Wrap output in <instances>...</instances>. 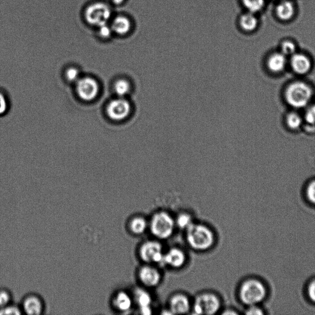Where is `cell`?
I'll return each mask as SVG.
<instances>
[{
	"instance_id": "24",
	"label": "cell",
	"mask_w": 315,
	"mask_h": 315,
	"mask_svg": "<svg viewBox=\"0 0 315 315\" xmlns=\"http://www.w3.org/2000/svg\"><path fill=\"white\" fill-rule=\"evenodd\" d=\"M246 9L250 13H256L261 11L265 6V0H242Z\"/></svg>"
},
{
	"instance_id": "34",
	"label": "cell",
	"mask_w": 315,
	"mask_h": 315,
	"mask_svg": "<svg viewBox=\"0 0 315 315\" xmlns=\"http://www.w3.org/2000/svg\"><path fill=\"white\" fill-rule=\"evenodd\" d=\"M308 295L312 301L315 302V280L310 283L308 287Z\"/></svg>"
},
{
	"instance_id": "16",
	"label": "cell",
	"mask_w": 315,
	"mask_h": 315,
	"mask_svg": "<svg viewBox=\"0 0 315 315\" xmlns=\"http://www.w3.org/2000/svg\"><path fill=\"white\" fill-rule=\"evenodd\" d=\"M134 299L139 306L140 313L145 315L151 313V304L152 299L148 292L141 289H137L134 293Z\"/></svg>"
},
{
	"instance_id": "9",
	"label": "cell",
	"mask_w": 315,
	"mask_h": 315,
	"mask_svg": "<svg viewBox=\"0 0 315 315\" xmlns=\"http://www.w3.org/2000/svg\"><path fill=\"white\" fill-rule=\"evenodd\" d=\"M99 91V85L96 80L91 77H84L76 82V92L85 101H93Z\"/></svg>"
},
{
	"instance_id": "25",
	"label": "cell",
	"mask_w": 315,
	"mask_h": 315,
	"mask_svg": "<svg viewBox=\"0 0 315 315\" xmlns=\"http://www.w3.org/2000/svg\"><path fill=\"white\" fill-rule=\"evenodd\" d=\"M23 314L21 306L10 303L0 308V315H20Z\"/></svg>"
},
{
	"instance_id": "15",
	"label": "cell",
	"mask_w": 315,
	"mask_h": 315,
	"mask_svg": "<svg viewBox=\"0 0 315 315\" xmlns=\"http://www.w3.org/2000/svg\"><path fill=\"white\" fill-rule=\"evenodd\" d=\"M170 306L172 314L187 313L190 308V303L188 297L182 294H177L172 297Z\"/></svg>"
},
{
	"instance_id": "26",
	"label": "cell",
	"mask_w": 315,
	"mask_h": 315,
	"mask_svg": "<svg viewBox=\"0 0 315 315\" xmlns=\"http://www.w3.org/2000/svg\"><path fill=\"white\" fill-rule=\"evenodd\" d=\"M13 295L7 288H0V308L13 303Z\"/></svg>"
},
{
	"instance_id": "5",
	"label": "cell",
	"mask_w": 315,
	"mask_h": 315,
	"mask_svg": "<svg viewBox=\"0 0 315 315\" xmlns=\"http://www.w3.org/2000/svg\"><path fill=\"white\" fill-rule=\"evenodd\" d=\"M111 16V8L102 2H97L89 6L85 11V17L88 24L100 27L107 24Z\"/></svg>"
},
{
	"instance_id": "23",
	"label": "cell",
	"mask_w": 315,
	"mask_h": 315,
	"mask_svg": "<svg viewBox=\"0 0 315 315\" xmlns=\"http://www.w3.org/2000/svg\"><path fill=\"white\" fill-rule=\"evenodd\" d=\"M286 124L292 130H297L301 127L303 119L299 114L296 112H291L286 116Z\"/></svg>"
},
{
	"instance_id": "2",
	"label": "cell",
	"mask_w": 315,
	"mask_h": 315,
	"mask_svg": "<svg viewBox=\"0 0 315 315\" xmlns=\"http://www.w3.org/2000/svg\"><path fill=\"white\" fill-rule=\"evenodd\" d=\"M285 100L291 107L303 108L307 106L313 96V89L303 82L292 83L286 88Z\"/></svg>"
},
{
	"instance_id": "27",
	"label": "cell",
	"mask_w": 315,
	"mask_h": 315,
	"mask_svg": "<svg viewBox=\"0 0 315 315\" xmlns=\"http://www.w3.org/2000/svg\"><path fill=\"white\" fill-rule=\"evenodd\" d=\"M192 219L190 215L187 214H182L177 217L176 224L180 228L187 229L192 224Z\"/></svg>"
},
{
	"instance_id": "7",
	"label": "cell",
	"mask_w": 315,
	"mask_h": 315,
	"mask_svg": "<svg viewBox=\"0 0 315 315\" xmlns=\"http://www.w3.org/2000/svg\"><path fill=\"white\" fill-rule=\"evenodd\" d=\"M106 110L108 116L111 120L121 122L130 116L132 107L131 103L125 97H119L108 103Z\"/></svg>"
},
{
	"instance_id": "20",
	"label": "cell",
	"mask_w": 315,
	"mask_h": 315,
	"mask_svg": "<svg viewBox=\"0 0 315 315\" xmlns=\"http://www.w3.org/2000/svg\"><path fill=\"white\" fill-rule=\"evenodd\" d=\"M240 25L243 30L251 31L256 29L258 24V21L254 13H249L244 14L240 19Z\"/></svg>"
},
{
	"instance_id": "18",
	"label": "cell",
	"mask_w": 315,
	"mask_h": 315,
	"mask_svg": "<svg viewBox=\"0 0 315 315\" xmlns=\"http://www.w3.org/2000/svg\"><path fill=\"white\" fill-rule=\"evenodd\" d=\"M111 28L114 32L120 35H124L130 32L131 29V22L127 17L117 16L113 20Z\"/></svg>"
},
{
	"instance_id": "28",
	"label": "cell",
	"mask_w": 315,
	"mask_h": 315,
	"mask_svg": "<svg viewBox=\"0 0 315 315\" xmlns=\"http://www.w3.org/2000/svg\"><path fill=\"white\" fill-rule=\"evenodd\" d=\"M296 50V46L291 42H285L282 45V53L286 56H293Z\"/></svg>"
},
{
	"instance_id": "21",
	"label": "cell",
	"mask_w": 315,
	"mask_h": 315,
	"mask_svg": "<svg viewBox=\"0 0 315 315\" xmlns=\"http://www.w3.org/2000/svg\"><path fill=\"white\" fill-rule=\"evenodd\" d=\"M147 222L141 217H136L130 222V229L132 233L137 235L144 233L147 228Z\"/></svg>"
},
{
	"instance_id": "14",
	"label": "cell",
	"mask_w": 315,
	"mask_h": 315,
	"mask_svg": "<svg viewBox=\"0 0 315 315\" xmlns=\"http://www.w3.org/2000/svg\"><path fill=\"white\" fill-rule=\"evenodd\" d=\"M291 65L294 72L298 74L308 73L311 68L310 60L303 54H294L291 56Z\"/></svg>"
},
{
	"instance_id": "32",
	"label": "cell",
	"mask_w": 315,
	"mask_h": 315,
	"mask_svg": "<svg viewBox=\"0 0 315 315\" xmlns=\"http://www.w3.org/2000/svg\"><path fill=\"white\" fill-rule=\"evenodd\" d=\"M8 110V102L5 94L0 91V116L7 113Z\"/></svg>"
},
{
	"instance_id": "22",
	"label": "cell",
	"mask_w": 315,
	"mask_h": 315,
	"mask_svg": "<svg viewBox=\"0 0 315 315\" xmlns=\"http://www.w3.org/2000/svg\"><path fill=\"white\" fill-rule=\"evenodd\" d=\"M114 92L120 97H125L130 93L131 85L130 82L126 79H119L114 83Z\"/></svg>"
},
{
	"instance_id": "35",
	"label": "cell",
	"mask_w": 315,
	"mask_h": 315,
	"mask_svg": "<svg viewBox=\"0 0 315 315\" xmlns=\"http://www.w3.org/2000/svg\"><path fill=\"white\" fill-rule=\"evenodd\" d=\"M246 314L262 315L263 313L259 308L256 307V306L254 305H251V307L248 309V310L246 312Z\"/></svg>"
},
{
	"instance_id": "17",
	"label": "cell",
	"mask_w": 315,
	"mask_h": 315,
	"mask_svg": "<svg viewBox=\"0 0 315 315\" xmlns=\"http://www.w3.org/2000/svg\"><path fill=\"white\" fill-rule=\"evenodd\" d=\"M287 60L282 53H274L269 57L267 61L268 69L274 73H280L285 69Z\"/></svg>"
},
{
	"instance_id": "11",
	"label": "cell",
	"mask_w": 315,
	"mask_h": 315,
	"mask_svg": "<svg viewBox=\"0 0 315 315\" xmlns=\"http://www.w3.org/2000/svg\"><path fill=\"white\" fill-rule=\"evenodd\" d=\"M139 277L143 285L150 288L159 285L162 279L160 271L151 266H144L140 268Z\"/></svg>"
},
{
	"instance_id": "13",
	"label": "cell",
	"mask_w": 315,
	"mask_h": 315,
	"mask_svg": "<svg viewBox=\"0 0 315 315\" xmlns=\"http://www.w3.org/2000/svg\"><path fill=\"white\" fill-rule=\"evenodd\" d=\"M185 261L186 256L184 252L179 248H173L164 254L162 265L179 268L185 264Z\"/></svg>"
},
{
	"instance_id": "19",
	"label": "cell",
	"mask_w": 315,
	"mask_h": 315,
	"mask_svg": "<svg viewBox=\"0 0 315 315\" xmlns=\"http://www.w3.org/2000/svg\"><path fill=\"white\" fill-rule=\"evenodd\" d=\"M276 11L277 16L280 19L288 21L293 18L295 9L291 2L284 1L278 5Z\"/></svg>"
},
{
	"instance_id": "30",
	"label": "cell",
	"mask_w": 315,
	"mask_h": 315,
	"mask_svg": "<svg viewBox=\"0 0 315 315\" xmlns=\"http://www.w3.org/2000/svg\"><path fill=\"white\" fill-rule=\"evenodd\" d=\"M304 119L307 125L315 126V104L311 105L307 108Z\"/></svg>"
},
{
	"instance_id": "10",
	"label": "cell",
	"mask_w": 315,
	"mask_h": 315,
	"mask_svg": "<svg viewBox=\"0 0 315 315\" xmlns=\"http://www.w3.org/2000/svg\"><path fill=\"white\" fill-rule=\"evenodd\" d=\"M21 306L23 314L40 315L45 311L43 298L36 293H30L23 298Z\"/></svg>"
},
{
	"instance_id": "3",
	"label": "cell",
	"mask_w": 315,
	"mask_h": 315,
	"mask_svg": "<svg viewBox=\"0 0 315 315\" xmlns=\"http://www.w3.org/2000/svg\"><path fill=\"white\" fill-rule=\"evenodd\" d=\"M176 222L170 214L161 211L154 215L150 222L151 233L159 239H167L173 234Z\"/></svg>"
},
{
	"instance_id": "1",
	"label": "cell",
	"mask_w": 315,
	"mask_h": 315,
	"mask_svg": "<svg viewBox=\"0 0 315 315\" xmlns=\"http://www.w3.org/2000/svg\"><path fill=\"white\" fill-rule=\"evenodd\" d=\"M186 230L188 245L194 250L206 251L214 244V234L207 226L193 223Z\"/></svg>"
},
{
	"instance_id": "36",
	"label": "cell",
	"mask_w": 315,
	"mask_h": 315,
	"mask_svg": "<svg viewBox=\"0 0 315 315\" xmlns=\"http://www.w3.org/2000/svg\"><path fill=\"white\" fill-rule=\"evenodd\" d=\"M125 0H112V2L114 5H122Z\"/></svg>"
},
{
	"instance_id": "4",
	"label": "cell",
	"mask_w": 315,
	"mask_h": 315,
	"mask_svg": "<svg viewBox=\"0 0 315 315\" xmlns=\"http://www.w3.org/2000/svg\"><path fill=\"white\" fill-rule=\"evenodd\" d=\"M266 295L264 286L256 280H249L240 288V297L246 305H255L262 301Z\"/></svg>"
},
{
	"instance_id": "8",
	"label": "cell",
	"mask_w": 315,
	"mask_h": 315,
	"mask_svg": "<svg viewBox=\"0 0 315 315\" xmlns=\"http://www.w3.org/2000/svg\"><path fill=\"white\" fill-rule=\"evenodd\" d=\"M139 254L143 261L162 264L164 253L162 245L156 241L146 242L140 248Z\"/></svg>"
},
{
	"instance_id": "31",
	"label": "cell",
	"mask_w": 315,
	"mask_h": 315,
	"mask_svg": "<svg viewBox=\"0 0 315 315\" xmlns=\"http://www.w3.org/2000/svg\"><path fill=\"white\" fill-rule=\"evenodd\" d=\"M99 28L98 33L101 38L108 39L110 38L113 31L111 26H108L107 24H106L101 25Z\"/></svg>"
},
{
	"instance_id": "6",
	"label": "cell",
	"mask_w": 315,
	"mask_h": 315,
	"mask_svg": "<svg viewBox=\"0 0 315 315\" xmlns=\"http://www.w3.org/2000/svg\"><path fill=\"white\" fill-rule=\"evenodd\" d=\"M219 298L213 293H206L196 298L193 306L194 313L196 314H214L219 310Z\"/></svg>"
},
{
	"instance_id": "29",
	"label": "cell",
	"mask_w": 315,
	"mask_h": 315,
	"mask_svg": "<svg viewBox=\"0 0 315 315\" xmlns=\"http://www.w3.org/2000/svg\"><path fill=\"white\" fill-rule=\"evenodd\" d=\"M65 76L68 82H76L80 78V71L75 67H70L66 71Z\"/></svg>"
},
{
	"instance_id": "33",
	"label": "cell",
	"mask_w": 315,
	"mask_h": 315,
	"mask_svg": "<svg viewBox=\"0 0 315 315\" xmlns=\"http://www.w3.org/2000/svg\"><path fill=\"white\" fill-rule=\"evenodd\" d=\"M306 194L309 200L315 204V180L309 184L306 190Z\"/></svg>"
},
{
	"instance_id": "12",
	"label": "cell",
	"mask_w": 315,
	"mask_h": 315,
	"mask_svg": "<svg viewBox=\"0 0 315 315\" xmlns=\"http://www.w3.org/2000/svg\"><path fill=\"white\" fill-rule=\"evenodd\" d=\"M133 299L127 292L120 291L116 292L111 298V304L114 310L120 313H127L133 306Z\"/></svg>"
}]
</instances>
